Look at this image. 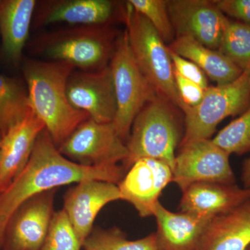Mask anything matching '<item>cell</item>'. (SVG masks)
Here are the masks:
<instances>
[{
    "label": "cell",
    "instance_id": "22",
    "mask_svg": "<svg viewBox=\"0 0 250 250\" xmlns=\"http://www.w3.org/2000/svg\"><path fill=\"white\" fill-rule=\"evenodd\" d=\"M30 111L27 88L16 79L0 74V134L4 136Z\"/></svg>",
    "mask_w": 250,
    "mask_h": 250
},
{
    "label": "cell",
    "instance_id": "11",
    "mask_svg": "<svg viewBox=\"0 0 250 250\" xmlns=\"http://www.w3.org/2000/svg\"><path fill=\"white\" fill-rule=\"evenodd\" d=\"M57 190L31 197L16 210L6 228L3 250H41L54 213Z\"/></svg>",
    "mask_w": 250,
    "mask_h": 250
},
{
    "label": "cell",
    "instance_id": "15",
    "mask_svg": "<svg viewBox=\"0 0 250 250\" xmlns=\"http://www.w3.org/2000/svg\"><path fill=\"white\" fill-rule=\"evenodd\" d=\"M45 129L43 123L29 111L27 116L13 126L0 142V193L4 191L24 170L36 141Z\"/></svg>",
    "mask_w": 250,
    "mask_h": 250
},
{
    "label": "cell",
    "instance_id": "32",
    "mask_svg": "<svg viewBox=\"0 0 250 250\" xmlns=\"http://www.w3.org/2000/svg\"><path fill=\"white\" fill-rule=\"evenodd\" d=\"M249 86H250V76L249 78Z\"/></svg>",
    "mask_w": 250,
    "mask_h": 250
},
{
    "label": "cell",
    "instance_id": "9",
    "mask_svg": "<svg viewBox=\"0 0 250 250\" xmlns=\"http://www.w3.org/2000/svg\"><path fill=\"white\" fill-rule=\"evenodd\" d=\"M229 154L213 142L201 140L181 147L176 156L172 182L182 191L192 184H236Z\"/></svg>",
    "mask_w": 250,
    "mask_h": 250
},
{
    "label": "cell",
    "instance_id": "6",
    "mask_svg": "<svg viewBox=\"0 0 250 250\" xmlns=\"http://www.w3.org/2000/svg\"><path fill=\"white\" fill-rule=\"evenodd\" d=\"M250 69L234 82L206 88L201 103L188 108L185 131L180 147L201 140L211 139L218 125L225 118L243 113L250 105Z\"/></svg>",
    "mask_w": 250,
    "mask_h": 250
},
{
    "label": "cell",
    "instance_id": "5",
    "mask_svg": "<svg viewBox=\"0 0 250 250\" xmlns=\"http://www.w3.org/2000/svg\"><path fill=\"white\" fill-rule=\"evenodd\" d=\"M34 49L50 62H65L82 71L107 66L113 56L111 38L103 25L80 26L42 36Z\"/></svg>",
    "mask_w": 250,
    "mask_h": 250
},
{
    "label": "cell",
    "instance_id": "12",
    "mask_svg": "<svg viewBox=\"0 0 250 250\" xmlns=\"http://www.w3.org/2000/svg\"><path fill=\"white\" fill-rule=\"evenodd\" d=\"M67 95L74 108L100 123H111L117 105L109 65L95 71L72 72L67 84Z\"/></svg>",
    "mask_w": 250,
    "mask_h": 250
},
{
    "label": "cell",
    "instance_id": "1",
    "mask_svg": "<svg viewBox=\"0 0 250 250\" xmlns=\"http://www.w3.org/2000/svg\"><path fill=\"white\" fill-rule=\"evenodd\" d=\"M125 172L124 167L118 165L93 167L67 159L59 152L47 131L43 130L24 170L0 193V248L4 244L6 228L13 215L31 197L88 179L118 184Z\"/></svg>",
    "mask_w": 250,
    "mask_h": 250
},
{
    "label": "cell",
    "instance_id": "31",
    "mask_svg": "<svg viewBox=\"0 0 250 250\" xmlns=\"http://www.w3.org/2000/svg\"><path fill=\"white\" fill-rule=\"evenodd\" d=\"M241 181L243 187L250 189V158L246 159L242 166Z\"/></svg>",
    "mask_w": 250,
    "mask_h": 250
},
{
    "label": "cell",
    "instance_id": "7",
    "mask_svg": "<svg viewBox=\"0 0 250 250\" xmlns=\"http://www.w3.org/2000/svg\"><path fill=\"white\" fill-rule=\"evenodd\" d=\"M109 67L117 105L113 124L120 137L125 141L129 138L136 116L158 95L134 58L126 31L117 41Z\"/></svg>",
    "mask_w": 250,
    "mask_h": 250
},
{
    "label": "cell",
    "instance_id": "20",
    "mask_svg": "<svg viewBox=\"0 0 250 250\" xmlns=\"http://www.w3.org/2000/svg\"><path fill=\"white\" fill-rule=\"evenodd\" d=\"M36 6L35 0L0 1L1 49L5 58L15 65L22 59Z\"/></svg>",
    "mask_w": 250,
    "mask_h": 250
},
{
    "label": "cell",
    "instance_id": "2",
    "mask_svg": "<svg viewBox=\"0 0 250 250\" xmlns=\"http://www.w3.org/2000/svg\"><path fill=\"white\" fill-rule=\"evenodd\" d=\"M74 68L67 62L50 61L27 60L22 65L29 108L43 123L57 147L89 118L67 98V81Z\"/></svg>",
    "mask_w": 250,
    "mask_h": 250
},
{
    "label": "cell",
    "instance_id": "21",
    "mask_svg": "<svg viewBox=\"0 0 250 250\" xmlns=\"http://www.w3.org/2000/svg\"><path fill=\"white\" fill-rule=\"evenodd\" d=\"M169 49L194 62L217 85L231 83L243 72L220 51L206 47L190 38L177 37Z\"/></svg>",
    "mask_w": 250,
    "mask_h": 250
},
{
    "label": "cell",
    "instance_id": "10",
    "mask_svg": "<svg viewBox=\"0 0 250 250\" xmlns=\"http://www.w3.org/2000/svg\"><path fill=\"white\" fill-rule=\"evenodd\" d=\"M167 9L177 38H190L218 50L229 21L214 1L171 0Z\"/></svg>",
    "mask_w": 250,
    "mask_h": 250
},
{
    "label": "cell",
    "instance_id": "34",
    "mask_svg": "<svg viewBox=\"0 0 250 250\" xmlns=\"http://www.w3.org/2000/svg\"><path fill=\"white\" fill-rule=\"evenodd\" d=\"M1 136H0V141H1Z\"/></svg>",
    "mask_w": 250,
    "mask_h": 250
},
{
    "label": "cell",
    "instance_id": "29",
    "mask_svg": "<svg viewBox=\"0 0 250 250\" xmlns=\"http://www.w3.org/2000/svg\"><path fill=\"white\" fill-rule=\"evenodd\" d=\"M174 77L179 98L186 107H194L201 103L206 89L190 81L186 80L174 70Z\"/></svg>",
    "mask_w": 250,
    "mask_h": 250
},
{
    "label": "cell",
    "instance_id": "18",
    "mask_svg": "<svg viewBox=\"0 0 250 250\" xmlns=\"http://www.w3.org/2000/svg\"><path fill=\"white\" fill-rule=\"evenodd\" d=\"M154 217L157 225L158 250H198L206 227L211 219L174 213L160 202L156 205Z\"/></svg>",
    "mask_w": 250,
    "mask_h": 250
},
{
    "label": "cell",
    "instance_id": "23",
    "mask_svg": "<svg viewBox=\"0 0 250 250\" xmlns=\"http://www.w3.org/2000/svg\"><path fill=\"white\" fill-rule=\"evenodd\" d=\"M82 248L85 250H158L155 233L131 241L116 227L93 229Z\"/></svg>",
    "mask_w": 250,
    "mask_h": 250
},
{
    "label": "cell",
    "instance_id": "4",
    "mask_svg": "<svg viewBox=\"0 0 250 250\" xmlns=\"http://www.w3.org/2000/svg\"><path fill=\"white\" fill-rule=\"evenodd\" d=\"M125 19L130 47L143 75L156 94L185 112L174 82L168 47L150 22L127 2Z\"/></svg>",
    "mask_w": 250,
    "mask_h": 250
},
{
    "label": "cell",
    "instance_id": "19",
    "mask_svg": "<svg viewBox=\"0 0 250 250\" xmlns=\"http://www.w3.org/2000/svg\"><path fill=\"white\" fill-rule=\"evenodd\" d=\"M250 246V198L210 219L197 250H246Z\"/></svg>",
    "mask_w": 250,
    "mask_h": 250
},
{
    "label": "cell",
    "instance_id": "27",
    "mask_svg": "<svg viewBox=\"0 0 250 250\" xmlns=\"http://www.w3.org/2000/svg\"><path fill=\"white\" fill-rule=\"evenodd\" d=\"M128 3L150 22L164 42H172L174 40L175 32L169 16L167 1L130 0Z\"/></svg>",
    "mask_w": 250,
    "mask_h": 250
},
{
    "label": "cell",
    "instance_id": "26",
    "mask_svg": "<svg viewBox=\"0 0 250 250\" xmlns=\"http://www.w3.org/2000/svg\"><path fill=\"white\" fill-rule=\"evenodd\" d=\"M80 240L63 209L54 212L41 250H80Z\"/></svg>",
    "mask_w": 250,
    "mask_h": 250
},
{
    "label": "cell",
    "instance_id": "35",
    "mask_svg": "<svg viewBox=\"0 0 250 250\" xmlns=\"http://www.w3.org/2000/svg\"><path fill=\"white\" fill-rule=\"evenodd\" d=\"M0 136H1V134H0Z\"/></svg>",
    "mask_w": 250,
    "mask_h": 250
},
{
    "label": "cell",
    "instance_id": "14",
    "mask_svg": "<svg viewBox=\"0 0 250 250\" xmlns=\"http://www.w3.org/2000/svg\"><path fill=\"white\" fill-rule=\"evenodd\" d=\"M122 200L118 184L88 179L70 188L64 196L63 208L81 244L93 230L100 210L111 202Z\"/></svg>",
    "mask_w": 250,
    "mask_h": 250
},
{
    "label": "cell",
    "instance_id": "16",
    "mask_svg": "<svg viewBox=\"0 0 250 250\" xmlns=\"http://www.w3.org/2000/svg\"><path fill=\"white\" fill-rule=\"evenodd\" d=\"M250 198V189L236 184L202 182L192 184L182 191L180 212L212 218L233 209Z\"/></svg>",
    "mask_w": 250,
    "mask_h": 250
},
{
    "label": "cell",
    "instance_id": "8",
    "mask_svg": "<svg viewBox=\"0 0 250 250\" xmlns=\"http://www.w3.org/2000/svg\"><path fill=\"white\" fill-rule=\"evenodd\" d=\"M67 159L93 167L117 166L128 157L126 144L113 123H100L88 118L58 147Z\"/></svg>",
    "mask_w": 250,
    "mask_h": 250
},
{
    "label": "cell",
    "instance_id": "28",
    "mask_svg": "<svg viewBox=\"0 0 250 250\" xmlns=\"http://www.w3.org/2000/svg\"><path fill=\"white\" fill-rule=\"evenodd\" d=\"M169 52L174 71L177 72L186 80L200 85L204 89L208 88L207 76L200 67L190 61L174 53L170 49Z\"/></svg>",
    "mask_w": 250,
    "mask_h": 250
},
{
    "label": "cell",
    "instance_id": "17",
    "mask_svg": "<svg viewBox=\"0 0 250 250\" xmlns=\"http://www.w3.org/2000/svg\"><path fill=\"white\" fill-rule=\"evenodd\" d=\"M114 6L108 0H52L41 3L34 18L40 27L57 22L81 26L104 25Z\"/></svg>",
    "mask_w": 250,
    "mask_h": 250
},
{
    "label": "cell",
    "instance_id": "30",
    "mask_svg": "<svg viewBox=\"0 0 250 250\" xmlns=\"http://www.w3.org/2000/svg\"><path fill=\"white\" fill-rule=\"evenodd\" d=\"M214 3L224 14L250 27V0H218Z\"/></svg>",
    "mask_w": 250,
    "mask_h": 250
},
{
    "label": "cell",
    "instance_id": "33",
    "mask_svg": "<svg viewBox=\"0 0 250 250\" xmlns=\"http://www.w3.org/2000/svg\"><path fill=\"white\" fill-rule=\"evenodd\" d=\"M246 250H250V246L248 247V249H247Z\"/></svg>",
    "mask_w": 250,
    "mask_h": 250
},
{
    "label": "cell",
    "instance_id": "36",
    "mask_svg": "<svg viewBox=\"0 0 250 250\" xmlns=\"http://www.w3.org/2000/svg\"><path fill=\"white\" fill-rule=\"evenodd\" d=\"M0 142H1V141H0Z\"/></svg>",
    "mask_w": 250,
    "mask_h": 250
},
{
    "label": "cell",
    "instance_id": "13",
    "mask_svg": "<svg viewBox=\"0 0 250 250\" xmlns=\"http://www.w3.org/2000/svg\"><path fill=\"white\" fill-rule=\"evenodd\" d=\"M172 182V170L162 161L141 159L118 183L122 200L129 202L141 218L154 216L163 190Z\"/></svg>",
    "mask_w": 250,
    "mask_h": 250
},
{
    "label": "cell",
    "instance_id": "3",
    "mask_svg": "<svg viewBox=\"0 0 250 250\" xmlns=\"http://www.w3.org/2000/svg\"><path fill=\"white\" fill-rule=\"evenodd\" d=\"M172 106L156 95L136 116L126 143L128 157L123 166L125 171L136 161L148 158L165 163L173 172L182 132Z\"/></svg>",
    "mask_w": 250,
    "mask_h": 250
},
{
    "label": "cell",
    "instance_id": "25",
    "mask_svg": "<svg viewBox=\"0 0 250 250\" xmlns=\"http://www.w3.org/2000/svg\"><path fill=\"white\" fill-rule=\"evenodd\" d=\"M212 141L229 155H243L250 152V105L241 116L220 130Z\"/></svg>",
    "mask_w": 250,
    "mask_h": 250
},
{
    "label": "cell",
    "instance_id": "24",
    "mask_svg": "<svg viewBox=\"0 0 250 250\" xmlns=\"http://www.w3.org/2000/svg\"><path fill=\"white\" fill-rule=\"evenodd\" d=\"M218 50L242 71L250 69V26L229 21Z\"/></svg>",
    "mask_w": 250,
    "mask_h": 250
}]
</instances>
